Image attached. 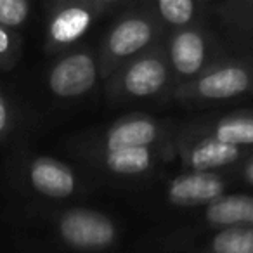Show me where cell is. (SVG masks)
Masks as SVG:
<instances>
[{
  "label": "cell",
  "instance_id": "2e32d148",
  "mask_svg": "<svg viewBox=\"0 0 253 253\" xmlns=\"http://www.w3.org/2000/svg\"><path fill=\"white\" fill-rule=\"evenodd\" d=\"M210 2L211 0H146V7L169 33L211 18Z\"/></svg>",
  "mask_w": 253,
  "mask_h": 253
},
{
  "label": "cell",
  "instance_id": "5bb4252c",
  "mask_svg": "<svg viewBox=\"0 0 253 253\" xmlns=\"http://www.w3.org/2000/svg\"><path fill=\"white\" fill-rule=\"evenodd\" d=\"M148 253H253V227L208 231L194 236H165L153 232Z\"/></svg>",
  "mask_w": 253,
  "mask_h": 253
},
{
  "label": "cell",
  "instance_id": "277c9868",
  "mask_svg": "<svg viewBox=\"0 0 253 253\" xmlns=\"http://www.w3.org/2000/svg\"><path fill=\"white\" fill-rule=\"evenodd\" d=\"M175 80L167 61L163 40L115 70L102 80V94L109 106H158L172 102Z\"/></svg>",
  "mask_w": 253,
  "mask_h": 253
},
{
  "label": "cell",
  "instance_id": "e0dca14e",
  "mask_svg": "<svg viewBox=\"0 0 253 253\" xmlns=\"http://www.w3.org/2000/svg\"><path fill=\"white\" fill-rule=\"evenodd\" d=\"M32 111L7 85L0 84V149H7L19 137L28 135Z\"/></svg>",
  "mask_w": 253,
  "mask_h": 253
},
{
  "label": "cell",
  "instance_id": "9a60e30c",
  "mask_svg": "<svg viewBox=\"0 0 253 253\" xmlns=\"http://www.w3.org/2000/svg\"><path fill=\"white\" fill-rule=\"evenodd\" d=\"M253 149L222 144L207 137H177L170 142L173 165L187 172H227L246 160Z\"/></svg>",
  "mask_w": 253,
  "mask_h": 253
},
{
  "label": "cell",
  "instance_id": "ba28073f",
  "mask_svg": "<svg viewBox=\"0 0 253 253\" xmlns=\"http://www.w3.org/2000/svg\"><path fill=\"white\" fill-rule=\"evenodd\" d=\"M165 35L167 32L146 7V0H134L130 7L108 23L94 45L101 78H108L126 61L155 47Z\"/></svg>",
  "mask_w": 253,
  "mask_h": 253
},
{
  "label": "cell",
  "instance_id": "30bf717a",
  "mask_svg": "<svg viewBox=\"0 0 253 253\" xmlns=\"http://www.w3.org/2000/svg\"><path fill=\"white\" fill-rule=\"evenodd\" d=\"M167 61L175 80V90L210 70L231 54V47L211 18L163 37Z\"/></svg>",
  "mask_w": 253,
  "mask_h": 253
},
{
  "label": "cell",
  "instance_id": "52a82bcc",
  "mask_svg": "<svg viewBox=\"0 0 253 253\" xmlns=\"http://www.w3.org/2000/svg\"><path fill=\"white\" fill-rule=\"evenodd\" d=\"M248 99H253V64L231 50L201 77L177 88L172 102L194 115Z\"/></svg>",
  "mask_w": 253,
  "mask_h": 253
},
{
  "label": "cell",
  "instance_id": "7c38bea8",
  "mask_svg": "<svg viewBox=\"0 0 253 253\" xmlns=\"http://www.w3.org/2000/svg\"><path fill=\"white\" fill-rule=\"evenodd\" d=\"M232 227H253V191L239 189L227 193L200 210L169 220L156 232L184 238Z\"/></svg>",
  "mask_w": 253,
  "mask_h": 253
},
{
  "label": "cell",
  "instance_id": "4fadbf2b",
  "mask_svg": "<svg viewBox=\"0 0 253 253\" xmlns=\"http://www.w3.org/2000/svg\"><path fill=\"white\" fill-rule=\"evenodd\" d=\"M177 137H207L222 144L253 149V108H222L179 118Z\"/></svg>",
  "mask_w": 253,
  "mask_h": 253
},
{
  "label": "cell",
  "instance_id": "8fae6325",
  "mask_svg": "<svg viewBox=\"0 0 253 253\" xmlns=\"http://www.w3.org/2000/svg\"><path fill=\"white\" fill-rule=\"evenodd\" d=\"M43 88L56 104H73L102 84L95 47L87 42L49 57L42 73Z\"/></svg>",
  "mask_w": 253,
  "mask_h": 253
},
{
  "label": "cell",
  "instance_id": "9c48e42d",
  "mask_svg": "<svg viewBox=\"0 0 253 253\" xmlns=\"http://www.w3.org/2000/svg\"><path fill=\"white\" fill-rule=\"evenodd\" d=\"M232 191H239L231 172H187L179 170L172 173L167 172L158 182H155L146 194L149 208L170 220L182 217L194 210L210 205L217 198Z\"/></svg>",
  "mask_w": 253,
  "mask_h": 253
},
{
  "label": "cell",
  "instance_id": "7a4b0ae2",
  "mask_svg": "<svg viewBox=\"0 0 253 253\" xmlns=\"http://www.w3.org/2000/svg\"><path fill=\"white\" fill-rule=\"evenodd\" d=\"M2 182L9 191V200L37 205L77 203L95 191V184L77 165L35 151L28 135L5 149Z\"/></svg>",
  "mask_w": 253,
  "mask_h": 253
},
{
  "label": "cell",
  "instance_id": "6da1fadb",
  "mask_svg": "<svg viewBox=\"0 0 253 253\" xmlns=\"http://www.w3.org/2000/svg\"><path fill=\"white\" fill-rule=\"evenodd\" d=\"M0 234L14 253H118L123 227L97 207L9 200L0 213Z\"/></svg>",
  "mask_w": 253,
  "mask_h": 253
},
{
  "label": "cell",
  "instance_id": "7402d4cb",
  "mask_svg": "<svg viewBox=\"0 0 253 253\" xmlns=\"http://www.w3.org/2000/svg\"><path fill=\"white\" fill-rule=\"evenodd\" d=\"M229 172H231V175L234 177L239 189L253 191V153L246 160H243L238 167L229 170Z\"/></svg>",
  "mask_w": 253,
  "mask_h": 253
},
{
  "label": "cell",
  "instance_id": "3957f363",
  "mask_svg": "<svg viewBox=\"0 0 253 253\" xmlns=\"http://www.w3.org/2000/svg\"><path fill=\"white\" fill-rule=\"evenodd\" d=\"M64 155L95 186L99 184L134 194L148 191L173 165L170 144L137 149H77Z\"/></svg>",
  "mask_w": 253,
  "mask_h": 253
},
{
  "label": "cell",
  "instance_id": "5b68a950",
  "mask_svg": "<svg viewBox=\"0 0 253 253\" xmlns=\"http://www.w3.org/2000/svg\"><path fill=\"white\" fill-rule=\"evenodd\" d=\"M179 118L134 111L108 125L75 132L59 142L63 153L77 149H137L162 148L173 139Z\"/></svg>",
  "mask_w": 253,
  "mask_h": 253
},
{
  "label": "cell",
  "instance_id": "d6986e66",
  "mask_svg": "<svg viewBox=\"0 0 253 253\" xmlns=\"http://www.w3.org/2000/svg\"><path fill=\"white\" fill-rule=\"evenodd\" d=\"M25 37L0 25V75H7L23 59Z\"/></svg>",
  "mask_w": 253,
  "mask_h": 253
},
{
  "label": "cell",
  "instance_id": "8992f818",
  "mask_svg": "<svg viewBox=\"0 0 253 253\" xmlns=\"http://www.w3.org/2000/svg\"><path fill=\"white\" fill-rule=\"evenodd\" d=\"M134 0H49L43 4V54L54 57L85 43V37L102 21H111Z\"/></svg>",
  "mask_w": 253,
  "mask_h": 253
},
{
  "label": "cell",
  "instance_id": "ac0fdd59",
  "mask_svg": "<svg viewBox=\"0 0 253 253\" xmlns=\"http://www.w3.org/2000/svg\"><path fill=\"white\" fill-rule=\"evenodd\" d=\"M210 16L218 28L253 25V0H211Z\"/></svg>",
  "mask_w": 253,
  "mask_h": 253
},
{
  "label": "cell",
  "instance_id": "ffe728a7",
  "mask_svg": "<svg viewBox=\"0 0 253 253\" xmlns=\"http://www.w3.org/2000/svg\"><path fill=\"white\" fill-rule=\"evenodd\" d=\"M33 7L30 0H0V25L23 33L33 18Z\"/></svg>",
  "mask_w": 253,
  "mask_h": 253
},
{
  "label": "cell",
  "instance_id": "44dd1931",
  "mask_svg": "<svg viewBox=\"0 0 253 253\" xmlns=\"http://www.w3.org/2000/svg\"><path fill=\"white\" fill-rule=\"evenodd\" d=\"M220 32L225 37L232 52L239 54L253 64V25L241 26V28H220Z\"/></svg>",
  "mask_w": 253,
  "mask_h": 253
}]
</instances>
